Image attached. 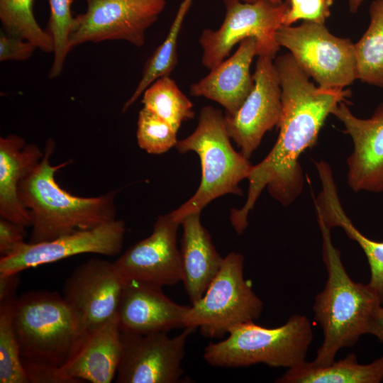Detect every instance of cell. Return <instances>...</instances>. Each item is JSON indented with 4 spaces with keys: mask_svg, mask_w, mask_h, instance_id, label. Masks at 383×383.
I'll list each match as a JSON object with an SVG mask.
<instances>
[{
    "mask_svg": "<svg viewBox=\"0 0 383 383\" xmlns=\"http://www.w3.org/2000/svg\"><path fill=\"white\" fill-rule=\"evenodd\" d=\"M162 288L126 280L118 311L121 331L149 333L184 328V318L189 306L175 303Z\"/></svg>",
    "mask_w": 383,
    "mask_h": 383,
    "instance_id": "18",
    "label": "cell"
},
{
    "mask_svg": "<svg viewBox=\"0 0 383 383\" xmlns=\"http://www.w3.org/2000/svg\"><path fill=\"white\" fill-rule=\"evenodd\" d=\"M13 326L21 360L61 367L82 334L62 295L30 291L17 297Z\"/></svg>",
    "mask_w": 383,
    "mask_h": 383,
    "instance_id": "6",
    "label": "cell"
},
{
    "mask_svg": "<svg viewBox=\"0 0 383 383\" xmlns=\"http://www.w3.org/2000/svg\"><path fill=\"white\" fill-rule=\"evenodd\" d=\"M195 329L186 327L172 338L167 332L138 333L121 330L122 350L116 382H179L186 343Z\"/></svg>",
    "mask_w": 383,
    "mask_h": 383,
    "instance_id": "12",
    "label": "cell"
},
{
    "mask_svg": "<svg viewBox=\"0 0 383 383\" xmlns=\"http://www.w3.org/2000/svg\"><path fill=\"white\" fill-rule=\"evenodd\" d=\"M29 382L31 383H72L70 380L60 375L58 367L21 360Z\"/></svg>",
    "mask_w": 383,
    "mask_h": 383,
    "instance_id": "34",
    "label": "cell"
},
{
    "mask_svg": "<svg viewBox=\"0 0 383 383\" xmlns=\"http://www.w3.org/2000/svg\"><path fill=\"white\" fill-rule=\"evenodd\" d=\"M87 10L74 17L69 38L70 51L87 43L110 40L145 43V32L164 10L165 0H86Z\"/></svg>",
    "mask_w": 383,
    "mask_h": 383,
    "instance_id": "10",
    "label": "cell"
},
{
    "mask_svg": "<svg viewBox=\"0 0 383 383\" xmlns=\"http://www.w3.org/2000/svg\"><path fill=\"white\" fill-rule=\"evenodd\" d=\"M243 270L241 254L227 255L204 295L189 306L184 328H199L202 335L219 338L233 326L259 318L263 303L245 279Z\"/></svg>",
    "mask_w": 383,
    "mask_h": 383,
    "instance_id": "7",
    "label": "cell"
},
{
    "mask_svg": "<svg viewBox=\"0 0 383 383\" xmlns=\"http://www.w3.org/2000/svg\"><path fill=\"white\" fill-rule=\"evenodd\" d=\"M55 148V140L49 138L41 160L18 186L20 200L30 218V243L49 241L116 218L117 191L82 197L71 194L57 184L56 172L70 160L51 165Z\"/></svg>",
    "mask_w": 383,
    "mask_h": 383,
    "instance_id": "2",
    "label": "cell"
},
{
    "mask_svg": "<svg viewBox=\"0 0 383 383\" xmlns=\"http://www.w3.org/2000/svg\"><path fill=\"white\" fill-rule=\"evenodd\" d=\"M370 24L355 43L357 79L383 88V0H374L370 6Z\"/></svg>",
    "mask_w": 383,
    "mask_h": 383,
    "instance_id": "24",
    "label": "cell"
},
{
    "mask_svg": "<svg viewBox=\"0 0 383 383\" xmlns=\"http://www.w3.org/2000/svg\"><path fill=\"white\" fill-rule=\"evenodd\" d=\"M182 282L191 304L204 295L223 262L211 235L200 221V213L187 216L181 222Z\"/></svg>",
    "mask_w": 383,
    "mask_h": 383,
    "instance_id": "21",
    "label": "cell"
},
{
    "mask_svg": "<svg viewBox=\"0 0 383 383\" xmlns=\"http://www.w3.org/2000/svg\"><path fill=\"white\" fill-rule=\"evenodd\" d=\"M16 298L0 300V382L29 383L13 326Z\"/></svg>",
    "mask_w": 383,
    "mask_h": 383,
    "instance_id": "28",
    "label": "cell"
},
{
    "mask_svg": "<svg viewBox=\"0 0 383 383\" xmlns=\"http://www.w3.org/2000/svg\"><path fill=\"white\" fill-rule=\"evenodd\" d=\"M126 283L114 262L91 258L74 269L62 295L82 333L118 316Z\"/></svg>",
    "mask_w": 383,
    "mask_h": 383,
    "instance_id": "11",
    "label": "cell"
},
{
    "mask_svg": "<svg viewBox=\"0 0 383 383\" xmlns=\"http://www.w3.org/2000/svg\"><path fill=\"white\" fill-rule=\"evenodd\" d=\"M125 233L124 221L116 218L49 241L24 242L9 255L0 257V274L20 273L29 268L84 253L116 256L122 250Z\"/></svg>",
    "mask_w": 383,
    "mask_h": 383,
    "instance_id": "14",
    "label": "cell"
},
{
    "mask_svg": "<svg viewBox=\"0 0 383 383\" xmlns=\"http://www.w3.org/2000/svg\"><path fill=\"white\" fill-rule=\"evenodd\" d=\"M274 59L258 56L254 87L240 109L224 116L230 138L249 159L266 132L277 126L282 114V90Z\"/></svg>",
    "mask_w": 383,
    "mask_h": 383,
    "instance_id": "13",
    "label": "cell"
},
{
    "mask_svg": "<svg viewBox=\"0 0 383 383\" xmlns=\"http://www.w3.org/2000/svg\"><path fill=\"white\" fill-rule=\"evenodd\" d=\"M322 235V257L327 270L323 290L315 298V319L323 334L312 363L326 366L339 350L353 347L361 335L368 334L374 309L382 305L379 295L368 284L355 282L348 274L340 252L332 243L331 230L317 219Z\"/></svg>",
    "mask_w": 383,
    "mask_h": 383,
    "instance_id": "3",
    "label": "cell"
},
{
    "mask_svg": "<svg viewBox=\"0 0 383 383\" xmlns=\"http://www.w3.org/2000/svg\"><path fill=\"white\" fill-rule=\"evenodd\" d=\"M368 334L375 336L383 344V305L374 309L370 322Z\"/></svg>",
    "mask_w": 383,
    "mask_h": 383,
    "instance_id": "36",
    "label": "cell"
},
{
    "mask_svg": "<svg viewBox=\"0 0 383 383\" xmlns=\"http://www.w3.org/2000/svg\"><path fill=\"white\" fill-rule=\"evenodd\" d=\"M142 103L143 107L166 121L177 131L184 121L194 116L192 102L170 76L152 83L144 91Z\"/></svg>",
    "mask_w": 383,
    "mask_h": 383,
    "instance_id": "26",
    "label": "cell"
},
{
    "mask_svg": "<svg viewBox=\"0 0 383 383\" xmlns=\"http://www.w3.org/2000/svg\"><path fill=\"white\" fill-rule=\"evenodd\" d=\"M276 40L321 87L345 88L357 79L355 43L333 35L324 23L282 25Z\"/></svg>",
    "mask_w": 383,
    "mask_h": 383,
    "instance_id": "8",
    "label": "cell"
},
{
    "mask_svg": "<svg viewBox=\"0 0 383 383\" xmlns=\"http://www.w3.org/2000/svg\"><path fill=\"white\" fill-rule=\"evenodd\" d=\"M43 156V150L17 135L0 138V216L23 228L30 227L28 210L21 203L18 186Z\"/></svg>",
    "mask_w": 383,
    "mask_h": 383,
    "instance_id": "20",
    "label": "cell"
},
{
    "mask_svg": "<svg viewBox=\"0 0 383 383\" xmlns=\"http://www.w3.org/2000/svg\"><path fill=\"white\" fill-rule=\"evenodd\" d=\"M331 114L343 124L353 143L347 159L349 187L355 192H383V101L368 118L355 116L345 101Z\"/></svg>",
    "mask_w": 383,
    "mask_h": 383,
    "instance_id": "16",
    "label": "cell"
},
{
    "mask_svg": "<svg viewBox=\"0 0 383 383\" xmlns=\"http://www.w3.org/2000/svg\"><path fill=\"white\" fill-rule=\"evenodd\" d=\"M122 350L118 316L82 333L58 373L72 383H110L116 377Z\"/></svg>",
    "mask_w": 383,
    "mask_h": 383,
    "instance_id": "17",
    "label": "cell"
},
{
    "mask_svg": "<svg viewBox=\"0 0 383 383\" xmlns=\"http://www.w3.org/2000/svg\"><path fill=\"white\" fill-rule=\"evenodd\" d=\"M288 8L283 26H292L299 20L324 23L331 15L333 0H287Z\"/></svg>",
    "mask_w": 383,
    "mask_h": 383,
    "instance_id": "31",
    "label": "cell"
},
{
    "mask_svg": "<svg viewBox=\"0 0 383 383\" xmlns=\"http://www.w3.org/2000/svg\"><path fill=\"white\" fill-rule=\"evenodd\" d=\"M179 225L170 213L159 216L151 235L131 245L114 262L124 278L160 287L182 282L177 248Z\"/></svg>",
    "mask_w": 383,
    "mask_h": 383,
    "instance_id": "15",
    "label": "cell"
},
{
    "mask_svg": "<svg viewBox=\"0 0 383 383\" xmlns=\"http://www.w3.org/2000/svg\"><path fill=\"white\" fill-rule=\"evenodd\" d=\"M274 62L282 90L279 133L269 154L252 165L245 204L231 211L233 221L240 226L248 224V214L264 188L284 206L298 197L304 182L300 155L316 143L328 116L351 94L345 88L316 86L290 52L278 56Z\"/></svg>",
    "mask_w": 383,
    "mask_h": 383,
    "instance_id": "1",
    "label": "cell"
},
{
    "mask_svg": "<svg viewBox=\"0 0 383 383\" xmlns=\"http://www.w3.org/2000/svg\"><path fill=\"white\" fill-rule=\"evenodd\" d=\"M37 48L31 43L1 32L0 61H24L29 59Z\"/></svg>",
    "mask_w": 383,
    "mask_h": 383,
    "instance_id": "32",
    "label": "cell"
},
{
    "mask_svg": "<svg viewBox=\"0 0 383 383\" xmlns=\"http://www.w3.org/2000/svg\"><path fill=\"white\" fill-rule=\"evenodd\" d=\"M50 17L47 30L53 40V61L49 72V78L60 74L70 52L69 38L74 17L72 13L73 0H48Z\"/></svg>",
    "mask_w": 383,
    "mask_h": 383,
    "instance_id": "29",
    "label": "cell"
},
{
    "mask_svg": "<svg viewBox=\"0 0 383 383\" xmlns=\"http://www.w3.org/2000/svg\"><path fill=\"white\" fill-rule=\"evenodd\" d=\"M177 131L166 121L143 107L139 112L137 128L138 146L149 154L164 153L176 146Z\"/></svg>",
    "mask_w": 383,
    "mask_h": 383,
    "instance_id": "30",
    "label": "cell"
},
{
    "mask_svg": "<svg viewBox=\"0 0 383 383\" xmlns=\"http://www.w3.org/2000/svg\"><path fill=\"white\" fill-rule=\"evenodd\" d=\"M224 116L211 106L200 111L198 126L184 139L177 141L179 152H195L201 165V183L196 193L170 212L180 223L188 215L201 213L211 201L227 194L243 195L240 182L248 179L252 165L230 142Z\"/></svg>",
    "mask_w": 383,
    "mask_h": 383,
    "instance_id": "4",
    "label": "cell"
},
{
    "mask_svg": "<svg viewBox=\"0 0 383 383\" xmlns=\"http://www.w3.org/2000/svg\"><path fill=\"white\" fill-rule=\"evenodd\" d=\"M192 4V0H183L181 3L166 38L145 63L142 77L135 90L125 103L123 112L128 109L156 79L165 76H170L177 65L178 62L177 54L178 36Z\"/></svg>",
    "mask_w": 383,
    "mask_h": 383,
    "instance_id": "25",
    "label": "cell"
},
{
    "mask_svg": "<svg viewBox=\"0 0 383 383\" xmlns=\"http://www.w3.org/2000/svg\"><path fill=\"white\" fill-rule=\"evenodd\" d=\"M257 41L249 37L243 40L235 53L210 70V72L190 87L194 96H203L221 104L226 113L233 115L242 106L254 87L250 65L257 55Z\"/></svg>",
    "mask_w": 383,
    "mask_h": 383,
    "instance_id": "19",
    "label": "cell"
},
{
    "mask_svg": "<svg viewBox=\"0 0 383 383\" xmlns=\"http://www.w3.org/2000/svg\"><path fill=\"white\" fill-rule=\"evenodd\" d=\"M228 334L205 348L203 357L208 364L240 367L263 363L292 368L306 361L313 337L308 318L297 314L279 327L268 328L250 321L233 326Z\"/></svg>",
    "mask_w": 383,
    "mask_h": 383,
    "instance_id": "5",
    "label": "cell"
},
{
    "mask_svg": "<svg viewBox=\"0 0 383 383\" xmlns=\"http://www.w3.org/2000/svg\"><path fill=\"white\" fill-rule=\"evenodd\" d=\"M365 0H348L350 11L355 13Z\"/></svg>",
    "mask_w": 383,
    "mask_h": 383,
    "instance_id": "37",
    "label": "cell"
},
{
    "mask_svg": "<svg viewBox=\"0 0 383 383\" xmlns=\"http://www.w3.org/2000/svg\"><path fill=\"white\" fill-rule=\"evenodd\" d=\"M242 1L246 3H255L260 0H242ZM265 1H270L273 4H282L283 2L282 0H265Z\"/></svg>",
    "mask_w": 383,
    "mask_h": 383,
    "instance_id": "38",
    "label": "cell"
},
{
    "mask_svg": "<svg viewBox=\"0 0 383 383\" xmlns=\"http://www.w3.org/2000/svg\"><path fill=\"white\" fill-rule=\"evenodd\" d=\"M383 380V356L368 364H360L354 354L326 366L312 362L289 368L278 383H379Z\"/></svg>",
    "mask_w": 383,
    "mask_h": 383,
    "instance_id": "23",
    "label": "cell"
},
{
    "mask_svg": "<svg viewBox=\"0 0 383 383\" xmlns=\"http://www.w3.org/2000/svg\"><path fill=\"white\" fill-rule=\"evenodd\" d=\"M20 273L0 274V300L16 298Z\"/></svg>",
    "mask_w": 383,
    "mask_h": 383,
    "instance_id": "35",
    "label": "cell"
},
{
    "mask_svg": "<svg viewBox=\"0 0 383 383\" xmlns=\"http://www.w3.org/2000/svg\"><path fill=\"white\" fill-rule=\"evenodd\" d=\"M35 0H0V20L6 33L26 40L45 52H53V40L37 22Z\"/></svg>",
    "mask_w": 383,
    "mask_h": 383,
    "instance_id": "27",
    "label": "cell"
},
{
    "mask_svg": "<svg viewBox=\"0 0 383 383\" xmlns=\"http://www.w3.org/2000/svg\"><path fill=\"white\" fill-rule=\"evenodd\" d=\"M226 13L220 28L204 30L199 39L203 50L201 62L209 70L229 55L233 48L246 38L257 41V56L275 59L280 46L276 32L283 25L288 8L286 0L276 4L265 0L246 3L242 0H223Z\"/></svg>",
    "mask_w": 383,
    "mask_h": 383,
    "instance_id": "9",
    "label": "cell"
},
{
    "mask_svg": "<svg viewBox=\"0 0 383 383\" xmlns=\"http://www.w3.org/2000/svg\"><path fill=\"white\" fill-rule=\"evenodd\" d=\"M26 228L18 224L0 218V255L5 257L11 254L20 245L24 243Z\"/></svg>",
    "mask_w": 383,
    "mask_h": 383,
    "instance_id": "33",
    "label": "cell"
},
{
    "mask_svg": "<svg viewBox=\"0 0 383 383\" xmlns=\"http://www.w3.org/2000/svg\"><path fill=\"white\" fill-rule=\"evenodd\" d=\"M321 191L315 200L317 219L330 229L341 228L365 254L370 270L368 284L379 295L383 305V242L371 240L353 224L342 206L331 169L319 170Z\"/></svg>",
    "mask_w": 383,
    "mask_h": 383,
    "instance_id": "22",
    "label": "cell"
}]
</instances>
